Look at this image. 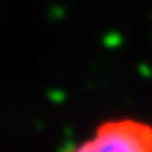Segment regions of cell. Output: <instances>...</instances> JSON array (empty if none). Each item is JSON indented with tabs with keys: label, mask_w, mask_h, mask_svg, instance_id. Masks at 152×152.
I'll use <instances>...</instances> for the list:
<instances>
[{
	"label": "cell",
	"mask_w": 152,
	"mask_h": 152,
	"mask_svg": "<svg viewBox=\"0 0 152 152\" xmlns=\"http://www.w3.org/2000/svg\"><path fill=\"white\" fill-rule=\"evenodd\" d=\"M66 152H152V123L136 117L106 119Z\"/></svg>",
	"instance_id": "cell-1"
},
{
	"label": "cell",
	"mask_w": 152,
	"mask_h": 152,
	"mask_svg": "<svg viewBox=\"0 0 152 152\" xmlns=\"http://www.w3.org/2000/svg\"><path fill=\"white\" fill-rule=\"evenodd\" d=\"M64 17H66V9H64V6H53V7H50L48 18L51 20V22H61Z\"/></svg>",
	"instance_id": "cell-2"
},
{
	"label": "cell",
	"mask_w": 152,
	"mask_h": 152,
	"mask_svg": "<svg viewBox=\"0 0 152 152\" xmlns=\"http://www.w3.org/2000/svg\"><path fill=\"white\" fill-rule=\"evenodd\" d=\"M123 42V37L119 33H108L104 35V44H121Z\"/></svg>",
	"instance_id": "cell-3"
}]
</instances>
